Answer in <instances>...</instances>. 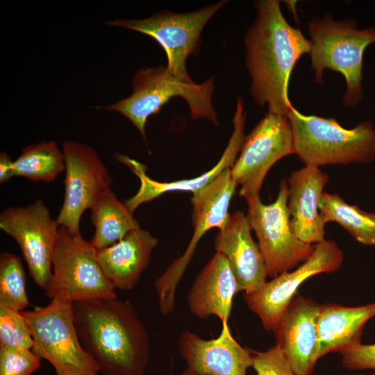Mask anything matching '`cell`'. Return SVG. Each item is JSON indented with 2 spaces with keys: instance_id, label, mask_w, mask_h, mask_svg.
Segmentation results:
<instances>
[{
  "instance_id": "19",
  "label": "cell",
  "mask_w": 375,
  "mask_h": 375,
  "mask_svg": "<svg viewBox=\"0 0 375 375\" xmlns=\"http://www.w3.org/2000/svg\"><path fill=\"white\" fill-rule=\"evenodd\" d=\"M328 176L319 167L305 165L288 178L287 206L293 233L303 242L317 244L325 240L319 203Z\"/></svg>"
},
{
  "instance_id": "31",
  "label": "cell",
  "mask_w": 375,
  "mask_h": 375,
  "mask_svg": "<svg viewBox=\"0 0 375 375\" xmlns=\"http://www.w3.org/2000/svg\"><path fill=\"white\" fill-rule=\"evenodd\" d=\"M15 176L14 160L6 152L0 154V183H4Z\"/></svg>"
},
{
  "instance_id": "14",
  "label": "cell",
  "mask_w": 375,
  "mask_h": 375,
  "mask_svg": "<svg viewBox=\"0 0 375 375\" xmlns=\"http://www.w3.org/2000/svg\"><path fill=\"white\" fill-rule=\"evenodd\" d=\"M344 252L333 240L315 244L311 256L298 267L265 282L257 290L244 293L249 308L260 319L264 328L274 331L298 289L308 278L321 273L337 271Z\"/></svg>"
},
{
  "instance_id": "30",
  "label": "cell",
  "mask_w": 375,
  "mask_h": 375,
  "mask_svg": "<svg viewBox=\"0 0 375 375\" xmlns=\"http://www.w3.org/2000/svg\"><path fill=\"white\" fill-rule=\"evenodd\" d=\"M342 365L350 370L371 369L375 372V343H362L340 352Z\"/></svg>"
},
{
  "instance_id": "17",
  "label": "cell",
  "mask_w": 375,
  "mask_h": 375,
  "mask_svg": "<svg viewBox=\"0 0 375 375\" xmlns=\"http://www.w3.org/2000/svg\"><path fill=\"white\" fill-rule=\"evenodd\" d=\"M181 357L196 375H247L252 367V353L232 336L227 322H222L219 335L203 340L188 331L178 340Z\"/></svg>"
},
{
  "instance_id": "11",
  "label": "cell",
  "mask_w": 375,
  "mask_h": 375,
  "mask_svg": "<svg viewBox=\"0 0 375 375\" xmlns=\"http://www.w3.org/2000/svg\"><path fill=\"white\" fill-rule=\"evenodd\" d=\"M295 154L291 124L287 116L267 112L244 138L240 153L231 169L244 199L260 197L270 168L283 157Z\"/></svg>"
},
{
  "instance_id": "1",
  "label": "cell",
  "mask_w": 375,
  "mask_h": 375,
  "mask_svg": "<svg viewBox=\"0 0 375 375\" xmlns=\"http://www.w3.org/2000/svg\"><path fill=\"white\" fill-rule=\"evenodd\" d=\"M257 15L244 35L245 63L255 103L268 112L287 116L290 77L297 60L310 53L312 42L283 16L280 1L259 0Z\"/></svg>"
},
{
  "instance_id": "18",
  "label": "cell",
  "mask_w": 375,
  "mask_h": 375,
  "mask_svg": "<svg viewBox=\"0 0 375 375\" xmlns=\"http://www.w3.org/2000/svg\"><path fill=\"white\" fill-rule=\"evenodd\" d=\"M247 216L241 211L230 215L224 227L217 234L216 253L228 260L237 280L240 292L257 290L265 282L267 272L258 243L252 238Z\"/></svg>"
},
{
  "instance_id": "9",
  "label": "cell",
  "mask_w": 375,
  "mask_h": 375,
  "mask_svg": "<svg viewBox=\"0 0 375 375\" xmlns=\"http://www.w3.org/2000/svg\"><path fill=\"white\" fill-rule=\"evenodd\" d=\"M237 185L231 169H226L210 183L192 194L194 233L190 243L183 254L176 258L154 282L159 310L162 315H167L173 312L177 285L202 236L212 228L222 230L226 224L230 216V203Z\"/></svg>"
},
{
  "instance_id": "3",
  "label": "cell",
  "mask_w": 375,
  "mask_h": 375,
  "mask_svg": "<svg viewBox=\"0 0 375 375\" xmlns=\"http://www.w3.org/2000/svg\"><path fill=\"white\" fill-rule=\"evenodd\" d=\"M308 31L315 81L323 83L326 69L340 73L347 85L343 103L349 108L356 106L363 99V55L367 47L375 43V27L358 29L355 19L335 21L325 14L310 20Z\"/></svg>"
},
{
  "instance_id": "10",
  "label": "cell",
  "mask_w": 375,
  "mask_h": 375,
  "mask_svg": "<svg viewBox=\"0 0 375 375\" xmlns=\"http://www.w3.org/2000/svg\"><path fill=\"white\" fill-rule=\"evenodd\" d=\"M226 2L221 1L192 12L175 13L163 10L145 19H115L106 24L153 38L166 53V67L169 73L185 82H192L187 71L186 60L198 53L204 26Z\"/></svg>"
},
{
  "instance_id": "12",
  "label": "cell",
  "mask_w": 375,
  "mask_h": 375,
  "mask_svg": "<svg viewBox=\"0 0 375 375\" xmlns=\"http://www.w3.org/2000/svg\"><path fill=\"white\" fill-rule=\"evenodd\" d=\"M59 228L42 199L23 207H8L0 215V228L15 240L34 283L44 290L52 276Z\"/></svg>"
},
{
  "instance_id": "7",
  "label": "cell",
  "mask_w": 375,
  "mask_h": 375,
  "mask_svg": "<svg viewBox=\"0 0 375 375\" xmlns=\"http://www.w3.org/2000/svg\"><path fill=\"white\" fill-rule=\"evenodd\" d=\"M47 297L72 303L117 297L104 275L97 249L79 233L60 226L52 258Z\"/></svg>"
},
{
  "instance_id": "6",
  "label": "cell",
  "mask_w": 375,
  "mask_h": 375,
  "mask_svg": "<svg viewBox=\"0 0 375 375\" xmlns=\"http://www.w3.org/2000/svg\"><path fill=\"white\" fill-rule=\"evenodd\" d=\"M29 328L31 350L49 362L56 375H97L98 366L81 344L73 303L52 299L45 306L21 311Z\"/></svg>"
},
{
  "instance_id": "4",
  "label": "cell",
  "mask_w": 375,
  "mask_h": 375,
  "mask_svg": "<svg viewBox=\"0 0 375 375\" xmlns=\"http://www.w3.org/2000/svg\"><path fill=\"white\" fill-rule=\"evenodd\" d=\"M287 117L295 154L306 165L366 163L375 159V128L370 122L347 129L334 118L305 115L292 106Z\"/></svg>"
},
{
  "instance_id": "33",
  "label": "cell",
  "mask_w": 375,
  "mask_h": 375,
  "mask_svg": "<svg viewBox=\"0 0 375 375\" xmlns=\"http://www.w3.org/2000/svg\"><path fill=\"white\" fill-rule=\"evenodd\" d=\"M351 375H366L365 374H360V373H354V374H352ZM370 375H375V373L372 374H370Z\"/></svg>"
},
{
  "instance_id": "21",
  "label": "cell",
  "mask_w": 375,
  "mask_h": 375,
  "mask_svg": "<svg viewBox=\"0 0 375 375\" xmlns=\"http://www.w3.org/2000/svg\"><path fill=\"white\" fill-rule=\"evenodd\" d=\"M238 292L237 280L227 259L216 253L197 276L188 294L189 310L201 319L215 315L222 322H227L233 297Z\"/></svg>"
},
{
  "instance_id": "24",
  "label": "cell",
  "mask_w": 375,
  "mask_h": 375,
  "mask_svg": "<svg viewBox=\"0 0 375 375\" xmlns=\"http://www.w3.org/2000/svg\"><path fill=\"white\" fill-rule=\"evenodd\" d=\"M319 212L326 224L334 222L344 228L357 242L375 245V214L347 203L339 194L323 192Z\"/></svg>"
},
{
  "instance_id": "23",
  "label": "cell",
  "mask_w": 375,
  "mask_h": 375,
  "mask_svg": "<svg viewBox=\"0 0 375 375\" xmlns=\"http://www.w3.org/2000/svg\"><path fill=\"white\" fill-rule=\"evenodd\" d=\"M90 210L91 222L95 228L90 242L97 250L115 244L130 231L140 228L133 212L111 189Z\"/></svg>"
},
{
  "instance_id": "27",
  "label": "cell",
  "mask_w": 375,
  "mask_h": 375,
  "mask_svg": "<svg viewBox=\"0 0 375 375\" xmlns=\"http://www.w3.org/2000/svg\"><path fill=\"white\" fill-rule=\"evenodd\" d=\"M33 338L21 311L0 303V347L32 349Z\"/></svg>"
},
{
  "instance_id": "25",
  "label": "cell",
  "mask_w": 375,
  "mask_h": 375,
  "mask_svg": "<svg viewBox=\"0 0 375 375\" xmlns=\"http://www.w3.org/2000/svg\"><path fill=\"white\" fill-rule=\"evenodd\" d=\"M15 176L50 183L65 170L62 151L53 141H42L23 149L14 160Z\"/></svg>"
},
{
  "instance_id": "29",
  "label": "cell",
  "mask_w": 375,
  "mask_h": 375,
  "mask_svg": "<svg viewBox=\"0 0 375 375\" xmlns=\"http://www.w3.org/2000/svg\"><path fill=\"white\" fill-rule=\"evenodd\" d=\"M252 359L256 375H297L277 344L265 351L252 352Z\"/></svg>"
},
{
  "instance_id": "15",
  "label": "cell",
  "mask_w": 375,
  "mask_h": 375,
  "mask_svg": "<svg viewBox=\"0 0 375 375\" xmlns=\"http://www.w3.org/2000/svg\"><path fill=\"white\" fill-rule=\"evenodd\" d=\"M246 112L240 97L238 98L237 107L233 119L234 129L228 143L217 163L210 170L197 177L172 182H160L147 174L146 167L129 157L117 153L115 158L128 166L140 180L138 192L124 203L133 212L142 203L149 202L163 194L172 192H188L192 194L210 183L226 169L233 166L244 142Z\"/></svg>"
},
{
  "instance_id": "5",
  "label": "cell",
  "mask_w": 375,
  "mask_h": 375,
  "mask_svg": "<svg viewBox=\"0 0 375 375\" xmlns=\"http://www.w3.org/2000/svg\"><path fill=\"white\" fill-rule=\"evenodd\" d=\"M215 79L197 84L185 82L172 75L166 66L145 67L138 70L132 81L133 92L113 104L103 107L119 112L138 130L147 142L145 125L148 118L159 112L171 99L180 97L188 103L193 119L205 118L219 125L212 105Z\"/></svg>"
},
{
  "instance_id": "32",
  "label": "cell",
  "mask_w": 375,
  "mask_h": 375,
  "mask_svg": "<svg viewBox=\"0 0 375 375\" xmlns=\"http://www.w3.org/2000/svg\"><path fill=\"white\" fill-rule=\"evenodd\" d=\"M181 375H196V374L191 369H190L189 368H187L183 372Z\"/></svg>"
},
{
  "instance_id": "26",
  "label": "cell",
  "mask_w": 375,
  "mask_h": 375,
  "mask_svg": "<svg viewBox=\"0 0 375 375\" xmlns=\"http://www.w3.org/2000/svg\"><path fill=\"white\" fill-rule=\"evenodd\" d=\"M0 303L18 311H24L29 305L22 260L9 252L0 254Z\"/></svg>"
},
{
  "instance_id": "20",
  "label": "cell",
  "mask_w": 375,
  "mask_h": 375,
  "mask_svg": "<svg viewBox=\"0 0 375 375\" xmlns=\"http://www.w3.org/2000/svg\"><path fill=\"white\" fill-rule=\"evenodd\" d=\"M157 239L141 228L128 233L115 244L97 249L98 262L115 289L133 290L150 262Z\"/></svg>"
},
{
  "instance_id": "8",
  "label": "cell",
  "mask_w": 375,
  "mask_h": 375,
  "mask_svg": "<svg viewBox=\"0 0 375 375\" xmlns=\"http://www.w3.org/2000/svg\"><path fill=\"white\" fill-rule=\"evenodd\" d=\"M246 215L258 239L267 275L272 278L290 271L305 262L312 253L315 244L299 240L293 233L288 212V184L283 180L276 200L264 204L260 197L245 199Z\"/></svg>"
},
{
  "instance_id": "28",
  "label": "cell",
  "mask_w": 375,
  "mask_h": 375,
  "mask_svg": "<svg viewBox=\"0 0 375 375\" xmlns=\"http://www.w3.org/2000/svg\"><path fill=\"white\" fill-rule=\"evenodd\" d=\"M41 365V358L31 349L0 347V375H32Z\"/></svg>"
},
{
  "instance_id": "13",
  "label": "cell",
  "mask_w": 375,
  "mask_h": 375,
  "mask_svg": "<svg viewBox=\"0 0 375 375\" xmlns=\"http://www.w3.org/2000/svg\"><path fill=\"white\" fill-rule=\"evenodd\" d=\"M65 196L56 222L73 233H80L83 212L110 190L111 178L98 153L90 146L66 141Z\"/></svg>"
},
{
  "instance_id": "22",
  "label": "cell",
  "mask_w": 375,
  "mask_h": 375,
  "mask_svg": "<svg viewBox=\"0 0 375 375\" xmlns=\"http://www.w3.org/2000/svg\"><path fill=\"white\" fill-rule=\"evenodd\" d=\"M374 317L375 302L355 307L321 304L317 319V359L360 344L363 327Z\"/></svg>"
},
{
  "instance_id": "2",
  "label": "cell",
  "mask_w": 375,
  "mask_h": 375,
  "mask_svg": "<svg viewBox=\"0 0 375 375\" xmlns=\"http://www.w3.org/2000/svg\"><path fill=\"white\" fill-rule=\"evenodd\" d=\"M81 345L103 375H145L147 330L128 301L118 297L73 303Z\"/></svg>"
},
{
  "instance_id": "16",
  "label": "cell",
  "mask_w": 375,
  "mask_h": 375,
  "mask_svg": "<svg viewBox=\"0 0 375 375\" xmlns=\"http://www.w3.org/2000/svg\"><path fill=\"white\" fill-rule=\"evenodd\" d=\"M321 304L310 297H294L273 331L277 344L297 375H311L317 358V319Z\"/></svg>"
}]
</instances>
